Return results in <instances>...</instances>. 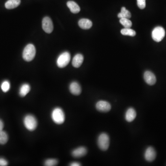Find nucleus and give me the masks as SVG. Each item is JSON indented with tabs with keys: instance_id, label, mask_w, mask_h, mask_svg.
I'll return each instance as SVG.
<instances>
[{
	"instance_id": "nucleus-1",
	"label": "nucleus",
	"mask_w": 166,
	"mask_h": 166,
	"mask_svg": "<svg viewBox=\"0 0 166 166\" xmlns=\"http://www.w3.org/2000/svg\"><path fill=\"white\" fill-rule=\"evenodd\" d=\"M51 118L57 124H61L65 121V115L64 111L60 107H55L51 113Z\"/></svg>"
},
{
	"instance_id": "nucleus-17",
	"label": "nucleus",
	"mask_w": 166,
	"mask_h": 166,
	"mask_svg": "<svg viewBox=\"0 0 166 166\" xmlns=\"http://www.w3.org/2000/svg\"><path fill=\"white\" fill-rule=\"evenodd\" d=\"M21 2V0H8L6 2L5 6L7 9H13L19 6Z\"/></svg>"
},
{
	"instance_id": "nucleus-23",
	"label": "nucleus",
	"mask_w": 166,
	"mask_h": 166,
	"mask_svg": "<svg viewBox=\"0 0 166 166\" xmlns=\"http://www.w3.org/2000/svg\"><path fill=\"white\" fill-rule=\"evenodd\" d=\"M1 89L4 92H7L10 89V83L7 80H5L1 84Z\"/></svg>"
},
{
	"instance_id": "nucleus-12",
	"label": "nucleus",
	"mask_w": 166,
	"mask_h": 166,
	"mask_svg": "<svg viewBox=\"0 0 166 166\" xmlns=\"http://www.w3.org/2000/svg\"><path fill=\"white\" fill-rule=\"evenodd\" d=\"M87 153V150L84 147H79L74 149L72 152L73 156L75 158H79L84 156Z\"/></svg>"
},
{
	"instance_id": "nucleus-24",
	"label": "nucleus",
	"mask_w": 166,
	"mask_h": 166,
	"mask_svg": "<svg viewBox=\"0 0 166 166\" xmlns=\"http://www.w3.org/2000/svg\"><path fill=\"white\" fill-rule=\"evenodd\" d=\"M58 160L55 159H49L45 162V165L46 166H55L58 164Z\"/></svg>"
},
{
	"instance_id": "nucleus-13",
	"label": "nucleus",
	"mask_w": 166,
	"mask_h": 166,
	"mask_svg": "<svg viewBox=\"0 0 166 166\" xmlns=\"http://www.w3.org/2000/svg\"><path fill=\"white\" fill-rule=\"evenodd\" d=\"M83 61V55L80 54H78L74 56L72 61V65L74 68H78L81 66Z\"/></svg>"
},
{
	"instance_id": "nucleus-9",
	"label": "nucleus",
	"mask_w": 166,
	"mask_h": 166,
	"mask_svg": "<svg viewBox=\"0 0 166 166\" xmlns=\"http://www.w3.org/2000/svg\"><path fill=\"white\" fill-rule=\"evenodd\" d=\"M144 78L146 83L149 85H153L156 83V78L155 75L152 72L146 71L144 73Z\"/></svg>"
},
{
	"instance_id": "nucleus-26",
	"label": "nucleus",
	"mask_w": 166,
	"mask_h": 166,
	"mask_svg": "<svg viewBox=\"0 0 166 166\" xmlns=\"http://www.w3.org/2000/svg\"><path fill=\"white\" fill-rule=\"evenodd\" d=\"M8 165V162L3 158H0V166H6Z\"/></svg>"
},
{
	"instance_id": "nucleus-20",
	"label": "nucleus",
	"mask_w": 166,
	"mask_h": 166,
	"mask_svg": "<svg viewBox=\"0 0 166 166\" xmlns=\"http://www.w3.org/2000/svg\"><path fill=\"white\" fill-rule=\"evenodd\" d=\"M121 33L124 36H134L136 35V32L135 31L131 29L130 28H125L122 29L121 31Z\"/></svg>"
},
{
	"instance_id": "nucleus-10",
	"label": "nucleus",
	"mask_w": 166,
	"mask_h": 166,
	"mask_svg": "<svg viewBox=\"0 0 166 166\" xmlns=\"http://www.w3.org/2000/svg\"><path fill=\"white\" fill-rule=\"evenodd\" d=\"M156 156V151L152 147H149L145 151V159L148 162H151L154 161Z\"/></svg>"
},
{
	"instance_id": "nucleus-3",
	"label": "nucleus",
	"mask_w": 166,
	"mask_h": 166,
	"mask_svg": "<svg viewBox=\"0 0 166 166\" xmlns=\"http://www.w3.org/2000/svg\"><path fill=\"white\" fill-rule=\"evenodd\" d=\"M23 122L26 128L30 131L35 130L37 127V120L33 115H27L25 116Z\"/></svg>"
},
{
	"instance_id": "nucleus-19",
	"label": "nucleus",
	"mask_w": 166,
	"mask_h": 166,
	"mask_svg": "<svg viewBox=\"0 0 166 166\" xmlns=\"http://www.w3.org/2000/svg\"><path fill=\"white\" fill-rule=\"evenodd\" d=\"M118 17L120 19L122 18L130 19L131 17V13L126 8V7H122L121 9V12L118 14Z\"/></svg>"
},
{
	"instance_id": "nucleus-11",
	"label": "nucleus",
	"mask_w": 166,
	"mask_h": 166,
	"mask_svg": "<svg viewBox=\"0 0 166 166\" xmlns=\"http://www.w3.org/2000/svg\"><path fill=\"white\" fill-rule=\"evenodd\" d=\"M69 90L72 94L76 96L80 95L82 92L80 84L76 81H74L70 83L69 85Z\"/></svg>"
},
{
	"instance_id": "nucleus-16",
	"label": "nucleus",
	"mask_w": 166,
	"mask_h": 166,
	"mask_svg": "<svg viewBox=\"0 0 166 166\" xmlns=\"http://www.w3.org/2000/svg\"><path fill=\"white\" fill-rule=\"evenodd\" d=\"M67 6L72 13H77L80 12V8L79 6L74 1H69L67 2Z\"/></svg>"
},
{
	"instance_id": "nucleus-5",
	"label": "nucleus",
	"mask_w": 166,
	"mask_h": 166,
	"mask_svg": "<svg viewBox=\"0 0 166 166\" xmlns=\"http://www.w3.org/2000/svg\"><path fill=\"white\" fill-rule=\"evenodd\" d=\"M71 59V55L68 52H65L59 55L57 59V66L59 68L66 67L69 63Z\"/></svg>"
},
{
	"instance_id": "nucleus-6",
	"label": "nucleus",
	"mask_w": 166,
	"mask_h": 166,
	"mask_svg": "<svg viewBox=\"0 0 166 166\" xmlns=\"http://www.w3.org/2000/svg\"><path fill=\"white\" fill-rule=\"evenodd\" d=\"M165 36V31L163 27H156L152 31V37L155 42H161L164 39Z\"/></svg>"
},
{
	"instance_id": "nucleus-18",
	"label": "nucleus",
	"mask_w": 166,
	"mask_h": 166,
	"mask_svg": "<svg viewBox=\"0 0 166 166\" xmlns=\"http://www.w3.org/2000/svg\"><path fill=\"white\" fill-rule=\"evenodd\" d=\"M31 87L28 83H24L21 86L19 90V95L21 97L26 96L30 91Z\"/></svg>"
},
{
	"instance_id": "nucleus-21",
	"label": "nucleus",
	"mask_w": 166,
	"mask_h": 166,
	"mask_svg": "<svg viewBox=\"0 0 166 166\" xmlns=\"http://www.w3.org/2000/svg\"><path fill=\"white\" fill-rule=\"evenodd\" d=\"M8 137L7 133L2 130L0 131V144L4 145L8 141Z\"/></svg>"
},
{
	"instance_id": "nucleus-2",
	"label": "nucleus",
	"mask_w": 166,
	"mask_h": 166,
	"mask_svg": "<svg viewBox=\"0 0 166 166\" xmlns=\"http://www.w3.org/2000/svg\"><path fill=\"white\" fill-rule=\"evenodd\" d=\"M36 48L32 44H29L24 49L23 52V58L25 61H31L33 60L36 55Z\"/></svg>"
},
{
	"instance_id": "nucleus-15",
	"label": "nucleus",
	"mask_w": 166,
	"mask_h": 166,
	"mask_svg": "<svg viewBox=\"0 0 166 166\" xmlns=\"http://www.w3.org/2000/svg\"><path fill=\"white\" fill-rule=\"evenodd\" d=\"M78 26L83 29H89L92 26V22L89 19H82L78 22Z\"/></svg>"
},
{
	"instance_id": "nucleus-7",
	"label": "nucleus",
	"mask_w": 166,
	"mask_h": 166,
	"mask_svg": "<svg viewBox=\"0 0 166 166\" xmlns=\"http://www.w3.org/2000/svg\"><path fill=\"white\" fill-rule=\"evenodd\" d=\"M42 27L45 32L47 33H51L54 29L53 24L50 18L45 17L42 21Z\"/></svg>"
},
{
	"instance_id": "nucleus-25",
	"label": "nucleus",
	"mask_w": 166,
	"mask_h": 166,
	"mask_svg": "<svg viewBox=\"0 0 166 166\" xmlns=\"http://www.w3.org/2000/svg\"><path fill=\"white\" fill-rule=\"evenodd\" d=\"M137 5L140 9H143L146 7V0H137Z\"/></svg>"
},
{
	"instance_id": "nucleus-28",
	"label": "nucleus",
	"mask_w": 166,
	"mask_h": 166,
	"mask_svg": "<svg viewBox=\"0 0 166 166\" xmlns=\"http://www.w3.org/2000/svg\"><path fill=\"white\" fill-rule=\"evenodd\" d=\"M4 127V124L2 121V120H0V131L2 130L3 128Z\"/></svg>"
},
{
	"instance_id": "nucleus-4",
	"label": "nucleus",
	"mask_w": 166,
	"mask_h": 166,
	"mask_svg": "<svg viewBox=\"0 0 166 166\" xmlns=\"http://www.w3.org/2000/svg\"><path fill=\"white\" fill-rule=\"evenodd\" d=\"M110 140L109 137L107 134L102 133L99 136L97 140V144L99 148L101 150L105 151L109 147Z\"/></svg>"
},
{
	"instance_id": "nucleus-27",
	"label": "nucleus",
	"mask_w": 166,
	"mask_h": 166,
	"mask_svg": "<svg viewBox=\"0 0 166 166\" xmlns=\"http://www.w3.org/2000/svg\"><path fill=\"white\" fill-rule=\"evenodd\" d=\"M70 165L71 166H81V164L79 163H78V162H73L70 164Z\"/></svg>"
},
{
	"instance_id": "nucleus-14",
	"label": "nucleus",
	"mask_w": 166,
	"mask_h": 166,
	"mask_svg": "<svg viewBox=\"0 0 166 166\" xmlns=\"http://www.w3.org/2000/svg\"><path fill=\"white\" fill-rule=\"evenodd\" d=\"M137 113L134 108L132 107L128 108L125 115V119L127 122H130L136 118Z\"/></svg>"
},
{
	"instance_id": "nucleus-8",
	"label": "nucleus",
	"mask_w": 166,
	"mask_h": 166,
	"mask_svg": "<svg viewBox=\"0 0 166 166\" xmlns=\"http://www.w3.org/2000/svg\"><path fill=\"white\" fill-rule=\"evenodd\" d=\"M96 108L98 111L101 112H107L111 108V104L105 101H99L96 105Z\"/></svg>"
},
{
	"instance_id": "nucleus-22",
	"label": "nucleus",
	"mask_w": 166,
	"mask_h": 166,
	"mask_svg": "<svg viewBox=\"0 0 166 166\" xmlns=\"http://www.w3.org/2000/svg\"><path fill=\"white\" fill-rule=\"evenodd\" d=\"M120 22L125 28H130L132 26L131 21L127 18L120 19Z\"/></svg>"
}]
</instances>
